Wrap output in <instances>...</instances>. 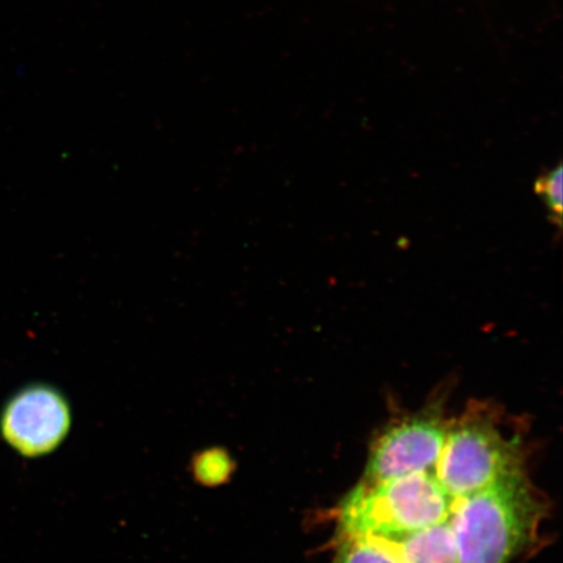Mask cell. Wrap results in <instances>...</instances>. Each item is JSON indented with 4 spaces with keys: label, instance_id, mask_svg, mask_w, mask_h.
<instances>
[{
    "label": "cell",
    "instance_id": "6da1fadb",
    "mask_svg": "<svg viewBox=\"0 0 563 563\" xmlns=\"http://www.w3.org/2000/svg\"><path fill=\"white\" fill-rule=\"evenodd\" d=\"M545 512L525 471L454 499L449 522L456 563H510L537 538Z\"/></svg>",
    "mask_w": 563,
    "mask_h": 563
},
{
    "label": "cell",
    "instance_id": "7a4b0ae2",
    "mask_svg": "<svg viewBox=\"0 0 563 563\" xmlns=\"http://www.w3.org/2000/svg\"><path fill=\"white\" fill-rule=\"evenodd\" d=\"M453 499L435 474H413L375 484L358 483L338 512L341 537L390 538L443 522Z\"/></svg>",
    "mask_w": 563,
    "mask_h": 563
},
{
    "label": "cell",
    "instance_id": "3957f363",
    "mask_svg": "<svg viewBox=\"0 0 563 563\" xmlns=\"http://www.w3.org/2000/svg\"><path fill=\"white\" fill-rule=\"evenodd\" d=\"M525 461L522 439L508 433L490 407L477 405L449 421L435 476L454 501L522 473Z\"/></svg>",
    "mask_w": 563,
    "mask_h": 563
},
{
    "label": "cell",
    "instance_id": "277c9868",
    "mask_svg": "<svg viewBox=\"0 0 563 563\" xmlns=\"http://www.w3.org/2000/svg\"><path fill=\"white\" fill-rule=\"evenodd\" d=\"M449 420L440 406L422 408L390 422L373 441L362 484L413 474H435Z\"/></svg>",
    "mask_w": 563,
    "mask_h": 563
},
{
    "label": "cell",
    "instance_id": "5b68a950",
    "mask_svg": "<svg viewBox=\"0 0 563 563\" xmlns=\"http://www.w3.org/2000/svg\"><path fill=\"white\" fill-rule=\"evenodd\" d=\"M70 427L68 399L44 383L20 387L0 410V438L25 460L54 453L68 438Z\"/></svg>",
    "mask_w": 563,
    "mask_h": 563
},
{
    "label": "cell",
    "instance_id": "8992f818",
    "mask_svg": "<svg viewBox=\"0 0 563 563\" xmlns=\"http://www.w3.org/2000/svg\"><path fill=\"white\" fill-rule=\"evenodd\" d=\"M402 563H456V547L449 518L411 533L390 538H368Z\"/></svg>",
    "mask_w": 563,
    "mask_h": 563
},
{
    "label": "cell",
    "instance_id": "52a82bcc",
    "mask_svg": "<svg viewBox=\"0 0 563 563\" xmlns=\"http://www.w3.org/2000/svg\"><path fill=\"white\" fill-rule=\"evenodd\" d=\"M189 468L196 483L202 487L216 488L231 481L236 471V462L229 450L210 448L197 453Z\"/></svg>",
    "mask_w": 563,
    "mask_h": 563
},
{
    "label": "cell",
    "instance_id": "ba28073f",
    "mask_svg": "<svg viewBox=\"0 0 563 563\" xmlns=\"http://www.w3.org/2000/svg\"><path fill=\"white\" fill-rule=\"evenodd\" d=\"M332 563H402L368 538L341 537Z\"/></svg>",
    "mask_w": 563,
    "mask_h": 563
},
{
    "label": "cell",
    "instance_id": "9c48e42d",
    "mask_svg": "<svg viewBox=\"0 0 563 563\" xmlns=\"http://www.w3.org/2000/svg\"><path fill=\"white\" fill-rule=\"evenodd\" d=\"M534 191L543 200L548 209L549 220L558 230H561L563 209V167L561 162L551 170L539 176V179L534 183Z\"/></svg>",
    "mask_w": 563,
    "mask_h": 563
}]
</instances>
